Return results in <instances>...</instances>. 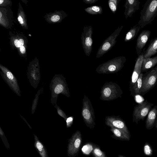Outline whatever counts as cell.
Masks as SVG:
<instances>
[{
	"label": "cell",
	"mask_w": 157,
	"mask_h": 157,
	"mask_svg": "<svg viewBox=\"0 0 157 157\" xmlns=\"http://www.w3.org/2000/svg\"><path fill=\"white\" fill-rule=\"evenodd\" d=\"M40 90H39L37 92V94H36L35 96V99L33 101V104L32 107V113L33 114L34 113L36 108V106L37 105V101L38 99L39 95H40Z\"/></svg>",
	"instance_id": "83f0119b"
},
{
	"label": "cell",
	"mask_w": 157,
	"mask_h": 157,
	"mask_svg": "<svg viewBox=\"0 0 157 157\" xmlns=\"http://www.w3.org/2000/svg\"><path fill=\"white\" fill-rule=\"evenodd\" d=\"M110 130L113 133V138L122 140H129L131 138L130 134H128L122 130L111 127Z\"/></svg>",
	"instance_id": "ac0fdd59"
},
{
	"label": "cell",
	"mask_w": 157,
	"mask_h": 157,
	"mask_svg": "<svg viewBox=\"0 0 157 157\" xmlns=\"http://www.w3.org/2000/svg\"><path fill=\"white\" fill-rule=\"evenodd\" d=\"M2 16V14L1 12H0V18H1Z\"/></svg>",
	"instance_id": "f35d334b"
},
{
	"label": "cell",
	"mask_w": 157,
	"mask_h": 157,
	"mask_svg": "<svg viewBox=\"0 0 157 157\" xmlns=\"http://www.w3.org/2000/svg\"><path fill=\"white\" fill-rule=\"evenodd\" d=\"M50 89L51 91V103L56 104L59 94H63L67 97H70V92L65 78L62 75H56L51 81Z\"/></svg>",
	"instance_id": "6da1fadb"
},
{
	"label": "cell",
	"mask_w": 157,
	"mask_h": 157,
	"mask_svg": "<svg viewBox=\"0 0 157 157\" xmlns=\"http://www.w3.org/2000/svg\"><path fill=\"white\" fill-rule=\"evenodd\" d=\"M123 92L118 85L113 82H106L102 87L100 99L110 101L121 97Z\"/></svg>",
	"instance_id": "277c9868"
},
{
	"label": "cell",
	"mask_w": 157,
	"mask_h": 157,
	"mask_svg": "<svg viewBox=\"0 0 157 157\" xmlns=\"http://www.w3.org/2000/svg\"><path fill=\"white\" fill-rule=\"evenodd\" d=\"M157 117V105H155L151 108L147 116L145 121L147 129L150 130L155 126Z\"/></svg>",
	"instance_id": "2e32d148"
},
{
	"label": "cell",
	"mask_w": 157,
	"mask_h": 157,
	"mask_svg": "<svg viewBox=\"0 0 157 157\" xmlns=\"http://www.w3.org/2000/svg\"><path fill=\"white\" fill-rule=\"evenodd\" d=\"M18 21L20 22L21 24H22L23 23V19L20 16H19L18 17Z\"/></svg>",
	"instance_id": "e575fe53"
},
{
	"label": "cell",
	"mask_w": 157,
	"mask_h": 157,
	"mask_svg": "<svg viewBox=\"0 0 157 157\" xmlns=\"http://www.w3.org/2000/svg\"><path fill=\"white\" fill-rule=\"evenodd\" d=\"M3 0H0V4H1L3 2Z\"/></svg>",
	"instance_id": "74e56055"
},
{
	"label": "cell",
	"mask_w": 157,
	"mask_h": 157,
	"mask_svg": "<svg viewBox=\"0 0 157 157\" xmlns=\"http://www.w3.org/2000/svg\"><path fill=\"white\" fill-rule=\"evenodd\" d=\"M2 76L10 87L18 96H20V90L17 81L15 76L10 71H4Z\"/></svg>",
	"instance_id": "4fadbf2b"
},
{
	"label": "cell",
	"mask_w": 157,
	"mask_h": 157,
	"mask_svg": "<svg viewBox=\"0 0 157 157\" xmlns=\"http://www.w3.org/2000/svg\"><path fill=\"white\" fill-rule=\"evenodd\" d=\"M138 25L143 28L153 21L157 16V0H147L140 13Z\"/></svg>",
	"instance_id": "7a4b0ae2"
},
{
	"label": "cell",
	"mask_w": 157,
	"mask_h": 157,
	"mask_svg": "<svg viewBox=\"0 0 157 157\" xmlns=\"http://www.w3.org/2000/svg\"><path fill=\"white\" fill-rule=\"evenodd\" d=\"M157 82V66L143 74L140 95H144L155 85Z\"/></svg>",
	"instance_id": "8992f818"
},
{
	"label": "cell",
	"mask_w": 157,
	"mask_h": 157,
	"mask_svg": "<svg viewBox=\"0 0 157 157\" xmlns=\"http://www.w3.org/2000/svg\"><path fill=\"white\" fill-rule=\"evenodd\" d=\"M92 153L94 157H106L105 153L102 151L98 147L94 148Z\"/></svg>",
	"instance_id": "484cf974"
},
{
	"label": "cell",
	"mask_w": 157,
	"mask_h": 157,
	"mask_svg": "<svg viewBox=\"0 0 157 157\" xmlns=\"http://www.w3.org/2000/svg\"><path fill=\"white\" fill-rule=\"evenodd\" d=\"M82 141L81 132L77 130L68 140L67 153L68 156L74 157L77 155Z\"/></svg>",
	"instance_id": "30bf717a"
},
{
	"label": "cell",
	"mask_w": 157,
	"mask_h": 157,
	"mask_svg": "<svg viewBox=\"0 0 157 157\" xmlns=\"http://www.w3.org/2000/svg\"><path fill=\"white\" fill-rule=\"evenodd\" d=\"M146 100L134 106L132 114L133 121L136 124L140 120H144L153 105Z\"/></svg>",
	"instance_id": "ba28073f"
},
{
	"label": "cell",
	"mask_w": 157,
	"mask_h": 157,
	"mask_svg": "<svg viewBox=\"0 0 157 157\" xmlns=\"http://www.w3.org/2000/svg\"><path fill=\"white\" fill-rule=\"evenodd\" d=\"M105 124L110 127L122 130L130 134L125 122L119 117L114 116H108L105 118Z\"/></svg>",
	"instance_id": "7c38bea8"
},
{
	"label": "cell",
	"mask_w": 157,
	"mask_h": 157,
	"mask_svg": "<svg viewBox=\"0 0 157 157\" xmlns=\"http://www.w3.org/2000/svg\"><path fill=\"white\" fill-rule=\"evenodd\" d=\"M0 136L6 147L7 149H10V146L7 139L1 127H0Z\"/></svg>",
	"instance_id": "4316f807"
},
{
	"label": "cell",
	"mask_w": 157,
	"mask_h": 157,
	"mask_svg": "<svg viewBox=\"0 0 157 157\" xmlns=\"http://www.w3.org/2000/svg\"><path fill=\"white\" fill-rule=\"evenodd\" d=\"M155 127L157 129V117L156 119V124L155 126Z\"/></svg>",
	"instance_id": "8d00e7d4"
},
{
	"label": "cell",
	"mask_w": 157,
	"mask_h": 157,
	"mask_svg": "<svg viewBox=\"0 0 157 157\" xmlns=\"http://www.w3.org/2000/svg\"><path fill=\"white\" fill-rule=\"evenodd\" d=\"M143 73H141L136 84L134 86L131 92V94L134 97L135 96L140 95V91L142 84Z\"/></svg>",
	"instance_id": "7402d4cb"
},
{
	"label": "cell",
	"mask_w": 157,
	"mask_h": 157,
	"mask_svg": "<svg viewBox=\"0 0 157 157\" xmlns=\"http://www.w3.org/2000/svg\"><path fill=\"white\" fill-rule=\"evenodd\" d=\"M144 49L143 52L138 56L136 61L130 82L129 89L130 92L132 91L141 73L142 63L144 58Z\"/></svg>",
	"instance_id": "8fae6325"
},
{
	"label": "cell",
	"mask_w": 157,
	"mask_h": 157,
	"mask_svg": "<svg viewBox=\"0 0 157 157\" xmlns=\"http://www.w3.org/2000/svg\"><path fill=\"white\" fill-rule=\"evenodd\" d=\"M157 53V37L151 40L148 48L144 51V58H150Z\"/></svg>",
	"instance_id": "d6986e66"
},
{
	"label": "cell",
	"mask_w": 157,
	"mask_h": 157,
	"mask_svg": "<svg viewBox=\"0 0 157 157\" xmlns=\"http://www.w3.org/2000/svg\"><path fill=\"white\" fill-rule=\"evenodd\" d=\"M34 146L41 157H48V152L44 145L39 139L37 136L34 134Z\"/></svg>",
	"instance_id": "ffe728a7"
},
{
	"label": "cell",
	"mask_w": 157,
	"mask_h": 157,
	"mask_svg": "<svg viewBox=\"0 0 157 157\" xmlns=\"http://www.w3.org/2000/svg\"><path fill=\"white\" fill-rule=\"evenodd\" d=\"M98 0H83V2L86 4H92L96 3Z\"/></svg>",
	"instance_id": "d6a6232c"
},
{
	"label": "cell",
	"mask_w": 157,
	"mask_h": 157,
	"mask_svg": "<svg viewBox=\"0 0 157 157\" xmlns=\"http://www.w3.org/2000/svg\"><path fill=\"white\" fill-rule=\"evenodd\" d=\"M87 13L91 15L101 14L103 12L101 6H94L86 8L84 9Z\"/></svg>",
	"instance_id": "603a6c76"
},
{
	"label": "cell",
	"mask_w": 157,
	"mask_h": 157,
	"mask_svg": "<svg viewBox=\"0 0 157 157\" xmlns=\"http://www.w3.org/2000/svg\"><path fill=\"white\" fill-rule=\"evenodd\" d=\"M55 107L57 109V113L58 114L63 117L66 121L67 118V116L64 112L56 104V105L55 106Z\"/></svg>",
	"instance_id": "f1b7e54d"
},
{
	"label": "cell",
	"mask_w": 157,
	"mask_h": 157,
	"mask_svg": "<svg viewBox=\"0 0 157 157\" xmlns=\"http://www.w3.org/2000/svg\"><path fill=\"white\" fill-rule=\"evenodd\" d=\"M151 34V32L150 30H145L142 31L138 36L136 48L138 56L141 53V51L149 38Z\"/></svg>",
	"instance_id": "5bb4252c"
},
{
	"label": "cell",
	"mask_w": 157,
	"mask_h": 157,
	"mask_svg": "<svg viewBox=\"0 0 157 157\" xmlns=\"http://www.w3.org/2000/svg\"><path fill=\"white\" fill-rule=\"evenodd\" d=\"M121 0H109L108 4L112 12L115 13L117 9L118 6Z\"/></svg>",
	"instance_id": "cb8c5ba5"
},
{
	"label": "cell",
	"mask_w": 157,
	"mask_h": 157,
	"mask_svg": "<svg viewBox=\"0 0 157 157\" xmlns=\"http://www.w3.org/2000/svg\"><path fill=\"white\" fill-rule=\"evenodd\" d=\"M82 115L86 125L91 129L94 128L95 125L94 111L90 100L86 95L82 100Z\"/></svg>",
	"instance_id": "5b68a950"
},
{
	"label": "cell",
	"mask_w": 157,
	"mask_h": 157,
	"mask_svg": "<svg viewBox=\"0 0 157 157\" xmlns=\"http://www.w3.org/2000/svg\"><path fill=\"white\" fill-rule=\"evenodd\" d=\"M157 64V56L152 58H144L142 67L141 73L147 72Z\"/></svg>",
	"instance_id": "e0dca14e"
},
{
	"label": "cell",
	"mask_w": 157,
	"mask_h": 157,
	"mask_svg": "<svg viewBox=\"0 0 157 157\" xmlns=\"http://www.w3.org/2000/svg\"><path fill=\"white\" fill-rule=\"evenodd\" d=\"M93 29L91 26H85L81 36L82 48L86 55L89 56L92 49L93 40L92 37Z\"/></svg>",
	"instance_id": "9c48e42d"
},
{
	"label": "cell",
	"mask_w": 157,
	"mask_h": 157,
	"mask_svg": "<svg viewBox=\"0 0 157 157\" xmlns=\"http://www.w3.org/2000/svg\"><path fill=\"white\" fill-rule=\"evenodd\" d=\"M118 157H127L121 155H119Z\"/></svg>",
	"instance_id": "d590c367"
},
{
	"label": "cell",
	"mask_w": 157,
	"mask_h": 157,
	"mask_svg": "<svg viewBox=\"0 0 157 157\" xmlns=\"http://www.w3.org/2000/svg\"><path fill=\"white\" fill-rule=\"evenodd\" d=\"M144 155L148 156H151L153 153V150L150 144L146 142L144 145Z\"/></svg>",
	"instance_id": "d4e9b609"
},
{
	"label": "cell",
	"mask_w": 157,
	"mask_h": 157,
	"mask_svg": "<svg viewBox=\"0 0 157 157\" xmlns=\"http://www.w3.org/2000/svg\"><path fill=\"white\" fill-rule=\"evenodd\" d=\"M140 2L138 0H126L124 4V13L126 18L131 17L133 14L139 9Z\"/></svg>",
	"instance_id": "9a60e30c"
},
{
	"label": "cell",
	"mask_w": 157,
	"mask_h": 157,
	"mask_svg": "<svg viewBox=\"0 0 157 157\" xmlns=\"http://www.w3.org/2000/svg\"><path fill=\"white\" fill-rule=\"evenodd\" d=\"M123 27V26L118 27L103 42L97 52L96 58H99L102 56L114 46L117 42V38Z\"/></svg>",
	"instance_id": "52a82bcc"
},
{
	"label": "cell",
	"mask_w": 157,
	"mask_h": 157,
	"mask_svg": "<svg viewBox=\"0 0 157 157\" xmlns=\"http://www.w3.org/2000/svg\"><path fill=\"white\" fill-rule=\"evenodd\" d=\"M20 50L22 54H25L26 52L25 48L23 46H21L20 47Z\"/></svg>",
	"instance_id": "836d02e7"
},
{
	"label": "cell",
	"mask_w": 157,
	"mask_h": 157,
	"mask_svg": "<svg viewBox=\"0 0 157 157\" xmlns=\"http://www.w3.org/2000/svg\"><path fill=\"white\" fill-rule=\"evenodd\" d=\"M14 44L16 47H20L21 46H23L24 44V41L22 39H20L19 40L16 39L14 41Z\"/></svg>",
	"instance_id": "f546056e"
},
{
	"label": "cell",
	"mask_w": 157,
	"mask_h": 157,
	"mask_svg": "<svg viewBox=\"0 0 157 157\" xmlns=\"http://www.w3.org/2000/svg\"><path fill=\"white\" fill-rule=\"evenodd\" d=\"M60 19V17L58 15H55L52 16L51 18V21L54 22H56L58 21Z\"/></svg>",
	"instance_id": "1f68e13d"
},
{
	"label": "cell",
	"mask_w": 157,
	"mask_h": 157,
	"mask_svg": "<svg viewBox=\"0 0 157 157\" xmlns=\"http://www.w3.org/2000/svg\"><path fill=\"white\" fill-rule=\"evenodd\" d=\"M140 27L138 25L133 26L126 33L124 41L127 42L133 40L137 35Z\"/></svg>",
	"instance_id": "44dd1931"
},
{
	"label": "cell",
	"mask_w": 157,
	"mask_h": 157,
	"mask_svg": "<svg viewBox=\"0 0 157 157\" xmlns=\"http://www.w3.org/2000/svg\"><path fill=\"white\" fill-rule=\"evenodd\" d=\"M73 121V118L72 117H70L67 118L66 121L67 127L68 128L71 126Z\"/></svg>",
	"instance_id": "4dcf8cb0"
},
{
	"label": "cell",
	"mask_w": 157,
	"mask_h": 157,
	"mask_svg": "<svg viewBox=\"0 0 157 157\" xmlns=\"http://www.w3.org/2000/svg\"><path fill=\"white\" fill-rule=\"evenodd\" d=\"M125 56L116 57L99 65L96 71L99 74H112L120 71L126 61Z\"/></svg>",
	"instance_id": "3957f363"
}]
</instances>
